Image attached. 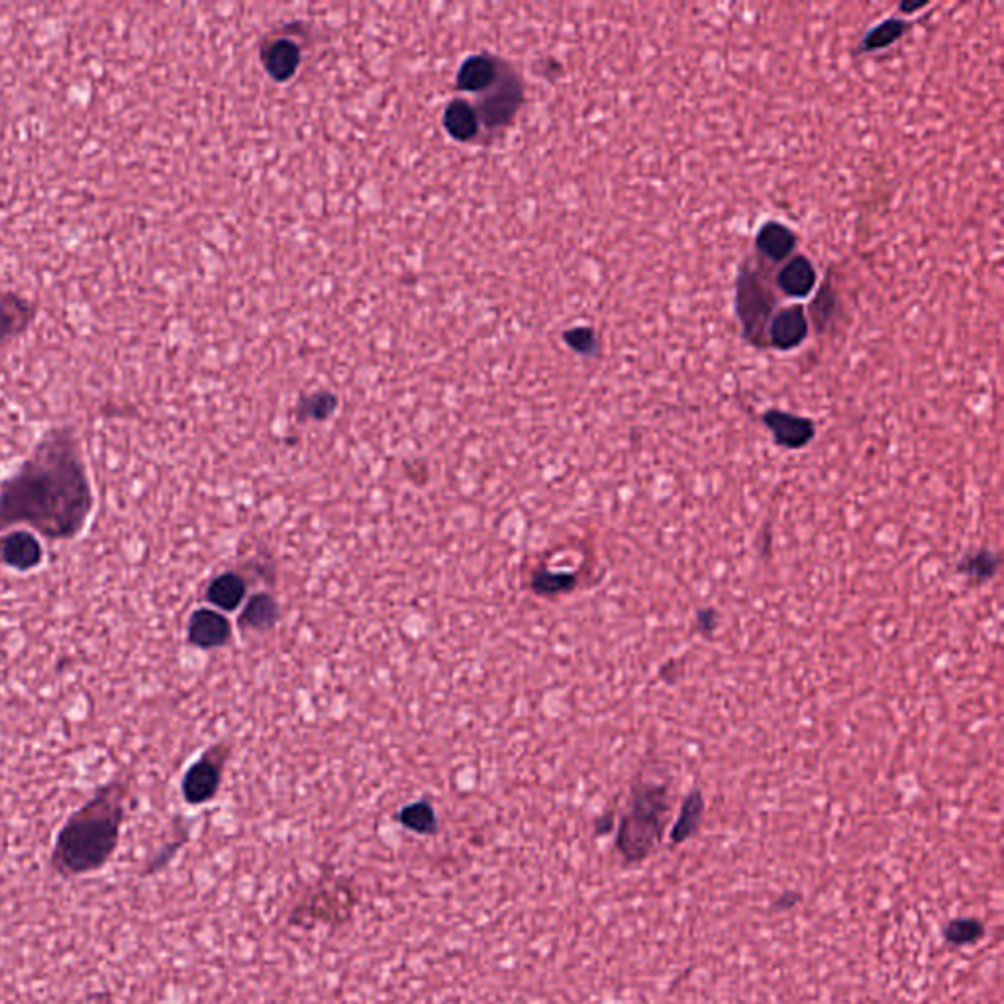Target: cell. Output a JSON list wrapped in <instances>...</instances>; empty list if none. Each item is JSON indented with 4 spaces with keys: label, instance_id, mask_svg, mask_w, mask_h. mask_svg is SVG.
Masks as SVG:
<instances>
[{
    "label": "cell",
    "instance_id": "1",
    "mask_svg": "<svg viewBox=\"0 0 1004 1004\" xmlns=\"http://www.w3.org/2000/svg\"><path fill=\"white\" fill-rule=\"evenodd\" d=\"M93 508L87 473L75 444L51 436L0 489V530L30 524L53 540L79 534Z\"/></svg>",
    "mask_w": 1004,
    "mask_h": 1004
},
{
    "label": "cell",
    "instance_id": "2",
    "mask_svg": "<svg viewBox=\"0 0 1004 1004\" xmlns=\"http://www.w3.org/2000/svg\"><path fill=\"white\" fill-rule=\"evenodd\" d=\"M122 822V795L108 787L63 824L53 844L51 869L65 879L101 871L118 848Z\"/></svg>",
    "mask_w": 1004,
    "mask_h": 1004
},
{
    "label": "cell",
    "instance_id": "3",
    "mask_svg": "<svg viewBox=\"0 0 1004 1004\" xmlns=\"http://www.w3.org/2000/svg\"><path fill=\"white\" fill-rule=\"evenodd\" d=\"M669 818V795L663 785L638 783L632 791L630 806L622 818L616 846L628 863H638L652 854L661 840Z\"/></svg>",
    "mask_w": 1004,
    "mask_h": 1004
},
{
    "label": "cell",
    "instance_id": "4",
    "mask_svg": "<svg viewBox=\"0 0 1004 1004\" xmlns=\"http://www.w3.org/2000/svg\"><path fill=\"white\" fill-rule=\"evenodd\" d=\"M775 306V301L771 293L763 287V283L757 279V275L750 269H742L738 277V289H736V310L740 316V322L744 326L746 338L755 344H761L767 320L771 316V310Z\"/></svg>",
    "mask_w": 1004,
    "mask_h": 1004
},
{
    "label": "cell",
    "instance_id": "5",
    "mask_svg": "<svg viewBox=\"0 0 1004 1004\" xmlns=\"http://www.w3.org/2000/svg\"><path fill=\"white\" fill-rule=\"evenodd\" d=\"M763 424L771 430L775 442L787 450H801L814 440L816 434L812 420L777 408L763 414Z\"/></svg>",
    "mask_w": 1004,
    "mask_h": 1004
},
{
    "label": "cell",
    "instance_id": "6",
    "mask_svg": "<svg viewBox=\"0 0 1004 1004\" xmlns=\"http://www.w3.org/2000/svg\"><path fill=\"white\" fill-rule=\"evenodd\" d=\"M230 636H232V626L222 614L208 608H201L193 614L189 624V640L197 648L202 650L222 648L228 644Z\"/></svg>",
    "mask_w": 1004,
    "mask_h": 1004
},
{
    "label": "cell",
    "instance_id": "7",
    "mask_svg": "<svg viewBox=\"0 0 1004 1004\" xmlns=\"http://www.w3.org/2000/svg\"><path fill=\"white\" fill-rule=\"evenodd\" d=\"M806 332L808 322L803 306H789L771 320L769 340L777 350H793L803 344Z\"/></svg>",
    "mask_w": 1004,
    "mask_h": 1004
},
{
    "label": "cell",
    "instance_id": "8",
    "mask_svg": "<svg viewBox=\"0 0 1004 1004\" xmlns=\"http://www.w3.org/2000/svg\"><path fill=\"white\" fill-rule=\"evenodd\" d=\"M220 785V767L218 763L202 757L197 761L183 779V795L185 801L191 804H202L210 801Z\"/></svg>",
    "mask_w": 1004,
    "mask_h": 1004
},
{
    "label": "cell",
    "instance_id": "9",
    "mask_svg": "<svg viewBox=\"0 0 1004 1004\" xmlns=\"http://www.w3.org/2000/svg\"><path fill=\"white\" fill-rule=\"evenodd\" d=\"M0 561L18 571H30L42 563V546L28 532H14L0 540Z\"/></svg>",
    "mask_w": 1004,
    "mask_h": 1004
},
{
    "label": "cell",
    "instance_id": "10",
    "mask_svg": "<svg viewBox=\"0 0 1004 1004\" xmlns=\"http://www.w3.org/2000/svg\"><path fill=\"white\" fill-rule=\"evenodd\" d=\"M520 102H522L520 83L516 81V77L514 79L506 77L501 87L491 97H487L483 101L481 114H483L487 126H491V128L504 126L506 122H510V118L514 116Z\"/></svg>",
    "mask_w": 1004,
    "mask_h": 1004
},
{
    "label": "cell",
    "instance_id": "11",
    "mask_svg": "<svg viewBox=\"0 0 1004 1004\" xmlns=\"http://www.w3.org/2000/svg\"><path fill=\"white\" fill-rule=\"evenodd\" d=\"M261 59H263V65L267 69V73L275 79V81H289L299 65H301V51L297 48L295 42L291 40H275L271 42L263 53H261Z\"/></svg>",
    "mask_w": 1004,
    "mask_h": 1004
},
{
    "label": "cell",
    "instance_id": "12",
    "mask_svg": "<svg viewBox=\"0 0 1004 1004\" xmlns=\"http://www.w3.org/2000/svg\"><path fill=\"white\" fill-rule=\"evenodd\" d=\"M497 79H499L497 63L487 55H473L465 59L457 71V87L469 93L487 91L497 83Z\"/></svg>",
    "mask_w": 1004,
    "mask_h": 1004
},
{
    "label": "cell",
    "instance_id": "13",
    "mask_svg": "<svg viewBox=\"0 0 1004 1004\" xmlns=\"http://www.w3.org/2000/svg\"><path fill=\"white\" fill-rule=\"evenodd\" d=\"M777 283L785 295L804 299L812 293L816 285V271L806 257L799 255L779 271Z\"/></svg>",
    "mask_w": 1004,
    "mask_h": 1004
},
{
    "label": "cell",
    "instance_id": "14",
    "mask_svg": "<svg viewBox=\"0 0 1004 1004\" xmlns=\"http://www.w3.org/2000/svg\"><path fill=\"white\" fill-rule=\"evenodd\" d=\"M797 248V236L779 222H767L757 234V250L773 261H783Z\"/></svg>",
    "mask_w": 1004,
    "mask_h": 1004
},
{
    "label": "cell",
    "instance_id": "15",
    "mask_svg": "<svg viewBox=\"0 0 1004 1004\" xmlns=\"http://www.w3.org/2000/svg\"><path fill=\"white\" fill-rule=\"evenodd\" d=\"M246 597V583L236 573H224L216 577L206 593V599L222 610H236Z\"/></svg>",
    "mask_w": 1004,
    "mask_h": 1004
},
{
    "label": "cell",
    "instance_id": "16",
    "mask_svg": "<svg viewBox=\"0 0 1004 1004\" xmlns=\"http://www.w3.org/2000/svg\"><path fill=\"white\" fill-rule=\"evenodd\" d=\"M444 126L452 138L467 142L479 132V118L469 102L453 101L446 108Z\"/></svg>",
    "mask_w": 1004,
    "mask_h": 1004
},
{
    "label": "cell",
    "instance_id": "17",
    "mask_svg": "<svg viewBox=\"0 0 1004 1004\" xmlns=\"http://www.w3.org/2000/svg\"><path fill=\"white\" fill-rule=\"evenodd\" d=\"M703 812V793L701 791L689 793L687 799L683 801L679 818H677V822H675V826L671 830L673 844H683L685 840H689L699 830L701 820H703Z\"/></svg>",
    "mask_w": 1004,
    "mask_h": 1004
},
{
    "label": "cell",
    "instance_id": "18",
    "mask_svg": "<svg viewBox=\"0 0 1004 1004\" xmlns=\"http://www.w3.org/2000/svg\"><path fill=\"white\" fill-rule=\"evenodd\" d=\"M279 620V604L271 595H255L251 597L250 603L246 604L242 616H240V626L250 628V630H269L275 626Z\"/></svg>",
    "mask_w": 1004,
    "mask_h": 1004
},
{
    "label": "cell",
    "instance_id": "19",
    "mask_svg": "<svg viewBox=\"0 0 1004 1004\" xmlns=\"http://www.w3.org/2000/svg\"><path fill=\"white\" fill-rule=\"evenodd\" d=\"M999 571V557L997 553L989 550H979V552L967 553L959 563H957V573L967 577L973 583H985L993 579Z\"/></svg>",
    "mask_w": 1004,
    "mask_h": 1004
},
{
    "label": "cell",
    "instance_id": "20",
    "mask_svg": "<svg viewBox=\"0 0 1004 1004\" xmlns=\"http://www.w3.org/2000/svg\"><path fill=\"white\" fill-rule=\"evenodd\" d=\"M908 24L904 20H899V18H889L885 20L883 24H879L877 28H873L865 40L861 42V50L863 51H875L883 50L891 44H895L904 32H906Z\"/></svg>",
    "mask_w": 1004,
    "mask_h": 1004
},
{
    "label": "cell",
    "instance_id": "21",
    "mask_svg": "<svg viewBox=\"0 0 1004 1004\" xmlns=\"http://www.w3.org/2000/svg\"><path fill=\"white\" fill-rule=\"evenodd\" d=\"M577 585V575L573 573H550V571H538L532 577V587L536 593L555 597L561 593L573 591Z\"/></svg>",
    "mask_w": 1004,
    "mask_h": 1004
},
{
    "label": "cell",
    "instance_id": "22",
    "mask_svg": "<svg viewBox=\"0 0 1004 1004\" xmlns=\"http://www.w3.org/2000/svg\"><path fill=\"white\" fill-rule=\"evenodd\" d=\"M401 822L420 834H432L436 830V816L428 803H416L406 806L401 812Z\"/></svg>",
    "mask_w": 1004,
    "mask_h": 1004
},
{
    "label": "cell",
    "instance_id": "23",
    "mask_svg": "<svg viewBox=\"0 0 1004 1004\" xmlns=\"http://www.w3.org/2000/svg\"><path fill=\"white\" fill-rule=\"evenodd\" d=\"M985 934V928L979 920L973 918H959L948 924L946 928V940L954 946H969L981 940Z\"/></svg>",
    "mask_w": 1004,
    "mask_h": 1004
},
{
    "label": "cell",
    "instance_id": "24",
    "mask_svg": "<svg viewBox=\"0 0 1004 1004\" xmlns=\"http://www.w3.org/2000/svg\"><path fill=\"white\" fill-rule=\"evenodd\" d=\"M336 397L328 393H320L314 397H308L299 404V416L301 418H312V420H324L336 410Z\"/></svg>",
    "mask_w": 1004,
    "mask_h": 1004
},
{
    "label": "cell",
    "instance_id": "25",
    "mask_svg": "<svg viewBox=\"0 0 1004 1004\" xmlns=\"http://www.w3.org/2000/svg\"><path fill=\"white\" fill-rule=\"evenodd\" d=\"M834 306H836V299H834V293L828 285H824L816 297V301L812 302L810 310H812V320L818 328V332H824L828 322L832 320V314H834Z\"/></svg>",
    "mask_w": 1004,
    "mask_h": 1004
},
{
    "label": "cell",
    "instance_id": "26",
    "mask_svg": "<svg viewBox=\"0 0 1004 1004\" xmlns=\"http://www.w3.org/2000/svg\"><path fill=\"white\" fill-rule=\"evenodd\" d=\"M565 342L577 353H593L597 350V336L591 328H573L565 334Z\"/></svg>",
    "mask_w": 1004,
    "mask_h": 1004
},
{
    "label": "cell",
    "instance_id": "27",
    "mask_svg": "<svg viewBox=\"0 0 1004 1004\" xmlns=\"http://www.w3.org/2000/svg\"><path fill=\"white\" fill-rule=\"evenodd\" d=\"M718 626V614L714 608H703L699 614H697V630L703 634V636H712L714 630Z\"/></svg>",
    "mask_w": 1004,
    "mask_h": 1004
},
{
    "label": "cell",
    "instance_id": "28",
    "mask_svg": "<svg viewBox=\"0 0 1004 1004\" xmlns=\"http://www.w3.org/2000/svg\"><path fill=\"white\" fill-rule=\"evenodd\" d=\"M924 6H926V2H903V4H901V12L910 14V12H916V10L924 8Z\"/></svg>",
    "mask_w": 1004,
    "mask_h": 1004
}]
</instances>
